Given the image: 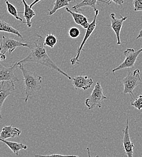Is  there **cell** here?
<instances>
[{
    "mask_svg": "<svg viewBox=\"0 0 142 157\" xmlns=\"http://www.w3.org/2000/svg\"><path fill=\"white\" fill-rule=\"evenodd\" d=\"M38 38L35 39L32 43V48L30 53L20 61L16 62L17 63H24L28 62H34L41 64L47 67V68L53 70L71 80V77L68 74L63 71L61 68L51 59L47 53L45 48L44 40L42 36L40 35H37Z\"/></svg>",
    "mask_w": 142,
    "mask_h": 157,
    "instance_id": "cell-1",
    "label": "cell"
},
{
    "mask_svg": "<svg viewBox=\"0 0 142 157\" xmlns=\"http://www.w3.org/2000/svg\"><path fill=\"white\" fill-rule=\"evenodd\" d=\"M15 65L22 71L24 86H25V97L23 98L25 102H27L29 98L42 88V77L37 73L27 70L23 65V63H17Z\"/></svg>",
    "mask_w": 142,
    "mask_h": 157,
    "instance_id": "cell-2",
    "label": "cell"
},
{
    "mask_svg": "<svg viewBox=\"0 0 142 157\" xmlns=\"http://www.w3.org/2000/svg\"><path fill=\"white\" fill-rule=\"evenodd\" d=\"M122 81L124 87L123 94H129L131 96L134 97L133 94L134 89L142 82L140 70L136 69L132 71H130L126 77L122 79Z\"/></svg>",
    "mask_w": 142,
    "mask_h": 157,
    "instance_id": "cell-3",
    "label": "cell"
},
{
    "mask_svg": "<svg viewBox=\"0 0 142 157\" xmlns=\"http://www.w3.org/2000/svg\"><path fill=\"white\" fill-rule=\"evenodd\" d=\"M107 98H108L103 94L101 82L98 81L96 82L90 96L85 100V105L89 110H91L95 107L101 108L102 102Z\"/></svg>",
    "mask_w": 142,
    "mask_h": 157,
    "instance_id": "cell-4",
    "label": "cell"
},
{
    "mask_svg": "<svg viewBox=\"0 0 142 157\" xmlns=\"http://www.w3.org/2000/svg\"><path fill=\"white\" fill-rule=\"evenodd\" d=\"M142 52V48H140L137 51H136L134 48H127L124 52V55L125 56L124 61L118 67L112 70L113 73L114 74L116 71L123 69L133 68L135 65L138 56Z\"/></svg>",
    "mask_w": 142,
    "mask_h": 157,
    "instance_id": "cell-5",
    "label": "cell"
},
{
    "mask_svg": "<svg viewBox=\"0 0 142 157\" xmlns=\"http://www.w3.org/2000/svg\"><path fill=\"white\" fill-rule=\"evenodd\" d=\"M25 47L29 48H32L31 44H27L26 42H22L20 40L16 39H12L8 36H3L0 44V50L3 53L5 54L9 52L11 54L15 49L18 47Z\"/></svg>",
    "mask_w": 142,
    "mask_h": 157,
    "instance_id": "cell-6",
    "label": "cell"
},
{
    "mask_svg": "<svg viewBox=\"0 0 142 157\" xmlns=\"http://www.w3.org/2000/svg\"><path fill=\"white\" fill-rule=\"evenodd\" d=\"M99 13V10H98V9L96 10H95V15H94V19H93V21L91 23H90L88 27L86 29L85 36H84L83 39L82 40V41L80 46L79 47V48L78 49V51H77V53H76V55L73 58H72V59L70 60V62H71L72 65H74L75 64L79 63V62H81L80 60H79V58H80V56H81V52L82 51V50H83V47L85 45V44L86 42L87 41V40L90 37V36L91 35V34L93 33V32H94V30L96 29V24H97V18H98V16Z\"/></svg>",
    "mask_w": 142,
    "mask_h": 157,
    "instance_id": "cell-7",
    "label": "cell"
},
{
    "mask_svg": "<svg viewBox=\"0 0 142 157\" xmlns=\"http://www.w3.org/2000/svg\"><path fill=\"white\" fill-rule=\"evenodd\" d=\"M125 128L123 130V137L122 140L123 147L127 157H133L134 144L131 141L129 132V118L126 119Z\"/></svg>",
    "mask_w": 142,
    "mask_h": 157,
    "instance_id": "cell-8",
    "label": "cell"
},
{
    "mask_svg": "<svg viewBox=\"0 0 142 157\" xmlns=\"http://www.w3.org/2000/svg\"><path fill=\"white\" fill-rule=\"evenodd\" d=\"M15 90L13 82L2 81L0 82V118L2 119L1 109L2 105L7 98Z\"/></svg>",
    "mask_w": 142,
    "mask_h": 157,
    "instance_id": "cell-9",
    "label": "cell"
},
{
    "mask_svg": "<svg viewBox=\"0 0 142 157\" xmlns=\"http://www.w3.org/2000/svg\"><path fill=\"white\" fill-rule=\"evenodd\" d=\"M121 18H117L116 17L115 13H112L110 15V19H111V25L110 27L112 28L113 31L114 32L116 37H117V44L121 45V32L122 30L123 23L125 21L128 19V17H122V15L120 16Z\"/></svg>",
    "mask_w": 142,
    "mask_h": 157,
    "instance_id": "cell-10",
    "label": "cell"
},
{
    "mask_svg": "<svg viewBox=\"0 0 142 157\" xmlns=\"http://www.w3.org/2000/svg\"><path fill=\"white\" fill-rule=\"evenodd\" d=\"M17 65L14 63L10 67H6L0 64V82L9 81V82H18L20 80L18 78L15 73L14 70Z\"/></svg>",
    "mask_w": 142,
    "mask_h": 157,
    "instance_id": "cell-11",
    "label": "cell"
},
{
    "mask_svg": "<svg viewBox=\"0 0 142 157\" xmlns=\"http://www.w3.org/2000/svg\"><path fill=\"white\" fill-rule=\"evenodd\" d=\"M93 78L87 76H78L72 79V83L76 90H86L93 84Z\"/></svg>",
    "mask_w": 142,
    "mask_h": 157,
    "instance_id": "cell-12",
    "label": "cell"
},
{
    "mask_svg": "<svg viewBox=\"0 0 142 157\" xmlns=\"http://www.w3.org/2000/svg\"><path fill=\"white\" fill-rule=\"evenodd\" d=\"M21 134L20 129L13 127L12 125L6 126L2 128L0 132V138L3 140H6L9 138L19 137Z\"/></svg>",
    "mask_w": 142,
    "mask_h": 157,
    "instance_id": "cell-13",
    "label": "cell"
},
{
    "mask_svg": "<svg viewBox=\"0 0 142 157\" xmlns=\"http://www.w3.org/2000/svg\"><path fill=\"white\" fill-rule=\"evenodd\" d=\"M65 10L71 14L76 24L81 25L82 28L85 29H86L88 27L90 23L87 18L85 15L78 12H74L71 11L68 7H65Z\"/></svg>",
    "mask_w": 142,
    "mask_h": 157,
    "instance_id": "cell-14",
    "label": "cell"
},
{
    "mask_svg": "<svg viewBox=\"0 0 142 157\" xmlns=\"http://www.w3.org/2000/svg\"><path fill=\"white\" fill-rule=\"evenodd\" d=\"M21 1L24 6V12H23V16L25 20V21L23 22L26 24L28 27H31L32 25V20L33 17L36 16V13L35 11L32 9V8L30 7V5H29L27 3L25 0H21Z\"/></svg>",
    "mask_w": 142,
    "mask_h": 157,
    "instance_id": "cell-15",
    "label": "cell"
},
{
    "mask_svg": "<svg viewBox=\"0 0 142 157\" xmlns=\"http://www.w3.org/2000/svg\"><path fill=\"white\" fill-rule=\"evenodd\" d=\"M0 141L5 143L16 155H18L19 152L21 150H22V149L25 150L27 149V146L26 145L20 143L10 141H7L6 140H3L1 138H0Z\"/></svg>",
    "mask_w": 142,
    "mask_h": 157,
    "instance_id": "cell-16",
    "label": "cell"
},
{
    "mask_svg": "<svg viewBox=\"0 0 142 157\" xmlns=\"http://www.w3.org/2000/svg\"><path fill=\"white\" fill-rule=\"evenodd\" d=\"M0 32H4L14 34L23 40V37L22 35L18 30L13 27L10 24L2 20H0Z\"/></svg>",
    "mask_w": 142,
    "mask_h": 157,
    "instance_id": "cell-17",
    "label": "cell"
},
{
    "mask_svg": "<svg viewBox=\"0 0 142 157\" xmlns=\"http://www.w3.org/2000/svg\"><path fill=\"white\" fill-rule=\"evenodd\" d=\"M99 0H83L79 3L76 4L75 6L72 7V9L75 11H78L79 9L83 7H91L94 9V10H97L96 6L98 1Z\"/></svg>",
    "mask_w": 142,
    "mask_h": 157,
    "instance_id": "cell-18",
    "label": "cell"
},
{
    "mask_svg": "<svg viewBox=\"0 0 142 157\" xmlns=\"http://www.w3.org/2000/svg\"><path fill=\"white\" fill-rule=\"evenodd\" d=\"M71 1H72V0H56L52 10H49L47 15H53L58 10L63 7H68Z\"/></svg>",
    "mask_w": 142,
    "mask_h": 157,
    "instance_id": "cell-19",
    "label": "cell"
},
{
    "mask_svg": "<svg viewBox=\"0 0 142 157\" xmlns=\"http://www.w3.org/2000/svg\"><path fill=\"white\" fill-rule=\"evenodd\" d=\"M6 6H7V10L8 12V13L11 15L12 16H13L15 19H17L18 21H20L21 22H23L22 19L19 17V13H23L22 12H19L18 11V10L17 9V8L12 4H11L8 0H4Z\"/></svg>",
    "mask_w": 142,
    "mask_h": 157,
    "instance_id": "cell-20",
    "label": "cell"
},
{
    "mask_svg": "<svg viewBox=\"0 0 142 157\" xmlns=\"http://www.w3.org/2000/svg\"><path fill=\"white\" fill-rule=\"evenodd\" d=\"M57 42L58 39L54 35L51 33L48 34L44 39V45L50 47L51 48H53Z\"/></svg>",
    "mask_w": 142,
    "mask_h": 157,
    "instance_id": "cell-21",
    "label": "cell"
},
{
    "mask_svg": "<svg viewBox=\"0 0 142 157\" xmlns=\"http://www.w3.org/2000/svg\"><path fill=\"white\" fill-rule=\"evenodd\" d=\"M131 105L132 106L137 109L139 111L142 109V95H140L138 98L132 100Z\"/></svg>",
    "mask_w": 142,
    "mask_h": 157,
    "instance_id": "cell-22",
    "label": "cell"
},
{
    "mask_svg": "<svg viewBox=\"0 0 142 157\" xmlns=\"http://www.w3.org/2000/svg\"><path fill=\"white\" fill-rule=\"evenodd\" d=\"M80 33H81V32H80L79 29L75 27H71L68 31L69 36L73 39L77 38L80 35Z\"/></svg>",
    "mask_w": 142,
    "mask_h": 157,
    "instance_id": "cell-23",
    "label": "cell"
},
{
    "mask_svg": "<svg viewBox=\"0 0 142 157\" xmlns=\"http://www.w3.org/2000/svg\"><path fill=\"white\" fill-rule=\"evenodd\" d=\"M35 157H79L75 155H62V154H51V155H37L35 154Z\"/></svg>",
    "mask_w": 142,
    "mask_h": 157,
    "instance_id": "cell-24",
    "label": "cell"
},
{
    "mask_svg": "<svg viewBox=\"0 0 142 157\" xmlns=\"http://www.w3.org/2000/svg\"><path fill=\"white\" fill-rule=\"evenodd\" d=\"M133 5L135 12H142V0H134Z\"/></svg>",
    "mask_w": 142,
    "mask_h": 157,
    "instance_id": "cell-25",
    "label": "cell"
},
{
    "mask_svg": "<svg viewBox=\"0 0 142 157\" xmlns=\"http://www.w3.org/2000/svg\"><path fill=\"white\" fill-rule=\"evenodd\" d=\"M99 1L108 4V5H110L112 2H114V3H116L117 5H119V6H122V4L124 3V0H105V1L99 0Z\"/></svg>",
    "mask_w": 142,
    "mask_h": 157,
    "instance_id": "cell-26",
    "label": "cell"
},
{
    "mask_svg": "<svg viewBox=\"0 0 142 157\" xmlns=\"http://www.w3.org/2000/svg\"><path fill=\"white\" fill-rule=\"evenodd\" d=\"M6 59V55L5 54H3L0 50V62L2 60H5Z\"/></svg>",
    "mask_w": 142,
    "mask_h": 157,
    "instance_id": "cell-27",
    "label": "cell"
},
{
    "mask_svg": "<svg viewBox=\"0 0 142 157\" xmlns=\"http://www.w3.org/2000/svg\"><path fill=\"white\" fill-rule=\"evenodd\" d=\"M41 1H42V0H34V1L30 5V7H31V8H32L33 7V6L34 5H35L36 4H37L38 2H40Z\"/></svg>",
    "mask_w": 142,
    "mask_h": 157,
    "instance_id": "cell-28",
    "label": "cell"
},
{
    "mask_svg": "<svg viewBox=\"0 0 142 157\" xmlns=\"http://www.w3.org/2000/svg\"><path fill=\"white\" fill-rule=\"evenodd\" d=\"M86 151H87V154H88V157H91V154H90V148L89 147H87L86 148ZM95 157H100L99 155H96Z\"/></svg>",
    "mask_w": 142,
    "mask_h": 157,
    "instance_id": "cell-29",
    "label": "cell"
},
{
    "mask_svg": "<svg viewBox=\"0 0 142 157\" xmlns=\"http://www.w3.org/2000/svg\"><path fill=\"white\" fill-rule=\"evenodd\" d=\"M142 38V29L140 31V32H139L138 36H137V39H140V38Z\"/></svg>",
    "mask_w": 142,
    "mask_h": 157,
    "instance_id": "cell-30",
    "label": "cell"
}]
</instances>
